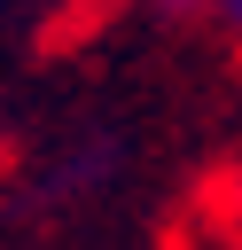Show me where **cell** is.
Returning <instances> with one entry per match:
<instances>
[{"mask_svg": "<svg viewBox=\"0 0 242 250\" xmlns=\"http://www.w3.org/2000/svg\"><path fill=\"white\" fill-rule=\"evenodd\" d=\"M234 23H242V0H234Z\"/></svg>", "mask_w": 242, "mask_h": 250, "instance_id": "1", "label": "cell"}]
</instances>
